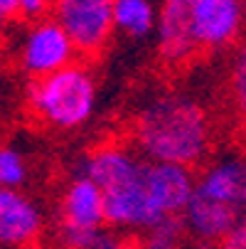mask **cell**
<instances>
[{"mask_svg":"<svg viewBox=\"0 0 246 249\" xmlns=\"http://www.w3.org/2000/svg\"><path fill=\"white\" fill-rule=\"evenodd\" d=\"M106 225L101 188L79 173L66 183L57 202V242L59 249L79 247L94 230Z\"/></svg>","mask_w":246,"mask_h":249,"instance_id":"cell-4","label":"cell"},{"mask_svg":"<svg viewBox=\"0 0 246 249\" xmlns=\"http://www.w3.org/2000/svg\"><path fill=\"white\" fill-rule=\"evenodd\" d=\"M114 32L126 37H150L158 25V5L153 0H114Z\"/></svg>","mask_w":246,"mask_h":249,"instance_id":"cell-11","label":"cell"},{"mask_svg":"<svg viewBox=\"0 0 246 249\" xmlns=\"http://www.w3.org/2000/svg\"><path fill=\"white\" fill-rule=\"evenodd\" d=\"M52 13L69 32L79 57H96L114 35V0H52Z\"/></svg>","mask_w":246,"mask_h":249,"instance_id":"cell-6","label":"cell"},{"mask_svg":"<svg viewBox=\"0 0 246 249\" xmlns=\"http://www.w3.org/2000/svg\"><path fill=\"white\" fill-rule=\"evenodd\" d=\"M52 10V0H20V18L22 20H37Z\"/></svg>","mask_w":246,"mask_h":249,"instance_id":"cell-15","label":"cell"},{"mask_svg":"<svg viewBox=\"0 0 246 249\" xmlns=\"http://www.w3.org/2000/svg\"><path fill=\"white\" fill-rule=\"evenodd\" d=\"M229 101L239 121L246 124V37L239 42L229 67Z\"/></svg>","mask_w":246,"mask_h":249,"instance_id":"cell-13","label":"cell"},{"mask_svg":"<svg viewBox=\"0 0 246 249\" xmlns=\"http://www.w3.org/2000/svg\"><path fill=\"white\" fill-rule=\"evenodd\" d=\"M195 168L180 163H163V160H146L143 180L148 195L158 205L163 215H180L195 193Z\"/></svg>","mask_w":246,"mask_h":249,"instance_id":"cell-10","label":"cell"},{"mask_svg":"<svg viewBox=\"0 0 246 249\" xmlns=\"http://www.w3.org/2000/svg\"><path fill=\"white\" fill-rule=\"evenodd\" d=\"M133 249H138V247H133Z\"/></svg>","mask_w":246,"mask_h":249,"instance_id":"cell-19","label":"cell"},{"mask_svg":"<svg viewBox=\"0 0 246 249\" xmlns=\"http://www.w3.org/2000/svg\"><path fill=\"white\" fill-rule=\"evenodd\" d=\"M20 18V0H0V25H8Z\"/></svg>","mask_w":246,"mask_h":249,"instance_id":"cell-17","label":"cell"},{"mask_svg":"<svg viewBox=\"0 0 246 249\" xmlns=\"http://www.w3.org/2000/svg\"><path fill=\"white\" fill-rule=\"evenodd\" d=\"M69 249H94V247H86V244H82V247H69Z\"/></svg>","mask_w":246,"mask_h":249,"instance_id":"cell-18","label":"cell"},{"mask_svg":"<svg viewBox=\"0 0 246 249\" xmlns=\"http://www.w3.org/2000/svg\"><path fill=\"white\" fill-rule=\"evenodd\" d=\"M25 180H27L25 158L10 146H0V188H22Z\"/></svg>","mask_w":246,"mask_h":249,"instance_id":"cell-14","label":"cell"},{"mask_svg":"<svg viewBox=\"0 0 246 249\" xmlns=\"http://www.w3.org/2000/svg\"><path fill=\"white\" fill-rule=\"evenodd\" d=\"M187 227L180 215H165L155 225L140 232L138 249H185L187 247Z\"/></svg>","mask_w":246,"mask_h":249,"instance_id":"cell-12","label":"cell"},{"mask_svg":"<svg viewBox=\"0 0 246 249\" xmlns=\"http://www.w3.org/2000/svg\"><path fill=\"white\" fill-rule=\"evenodd\" d=\"M45 230L40 205L20 188H0V249H32Z\"/></svg>","mask_w":246,"mask_h":249,"instance_id":"cell-9","label":"cell"},{"mask_svg":"<svg viewBox=\"0 0 246 249\" xmlns=\"http://www.w3.org/2000/svg\"><path fill=\"white\" fill-rule=\"evenodd\" d=\"M146 170V165H143ZM143 170L138 175L128 178V180L101 190L103 193V215H106V225L121 232H143L150 225H155L160 217H165L148 195Z\"/></svg>","mask_w":246,"mask_h":249,"instance_id":"cell-8","label":"cell"},{"mask_svg":"<svg viewBox=\"0 0 246 249\" xmlns=\"http://www.w3.org/2000/svg\"><path fill=\"white\" fill-rule=\"evenodd\" d=\"M204 163L195 178V193L229 207L246 222V151H227Z\"/></svg>","mask_w":246,"mask_h":249,"instance_id":"cell-7","label":"cell"},{"mask_svg":"<svg viewBox=\"0 0 246 249\" xmlns=\"http://www.w3.org/2000/svg\"><path fill=\"white\" fill-rule=\"evenodd\" d=\"M158 15L167 32L192 40L202 54L241 37L246 5L244 0H160Z\"/></svg>","mask_w":246,"mask_h":249,"instance_id":"cell-3","label":"cell"},{"mask_svg":"<svg viewBox=\"0 0 246 249\" xmlns=\"http://www.w3.org/2000/svg\"><path fill=\"white\" fill-rule=\"evenodd\" d=\"M214 249H246V222H241L227 237H222L214 244Z\"/></svg>","mask_w":246,"mask_h":249,"instance_id":"cell-16","label":"cell"},{"mask_svg":"<svg viewBox=\"0 0 246 249\" xmlns=\"http://www.w3.org/2000/svg\"><path fill=\"white\" fill-rule=\"evenodd\" d=\"M214 143L207 106L182 91H163L133 114L131 146L146 160L199 168Z\"/></svg>","mask_w":246,"mask_h":249,"instance_id":"cell-1","label":"cell"},{"mask_svg":"<svg viewBox=\"0 0 246 249\" xmlns=\"http://www.w3.org/2000/svg\"><path fill=\"white\" fill-rule=\"evenodd\" d=\"M98 84L84 62H72L57 72L32 79L27 89L30 114L54 131L82 128L96 109Z\"/></svg>","mask_w":246,"mask_h":249,"instance_id":"cell-2","label":"cell"},{"mask_svg":"<svg viewBox=\"0 0 246 249\" xmlns=\"http://www.w3.org/2000/svg\"><path fill=\"white\" fill-rule=\"evenodd\" d=\"M17 57H20L22 72L32 79H40L77 62L79 52L72 37H69V32L62 27V22L54 15H45L37 20H30V27L22 35Z\"/></svg>","mask_w":246,"mask_h":249,"instance_id":"cell-5","label":"cell"}]
</instances>
